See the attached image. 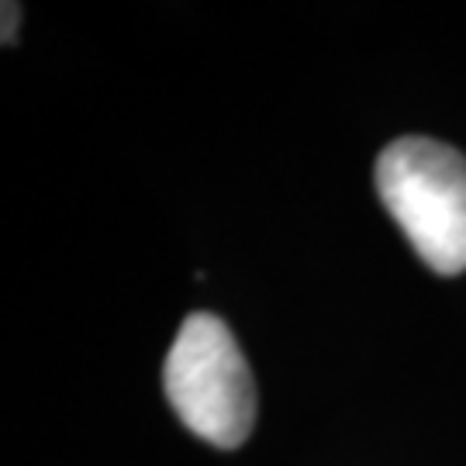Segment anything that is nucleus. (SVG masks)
Listing matches in <instances>:
<instances>
[{
    "mask_svg": "<svg viewBox=\"0 0 466 466\" xmlns=\"http://www.w3.org/2000/svg\"><path fill=\"white\" fill-rule=\"evenodd\" d=\"M377 194L421 263L442 277L466 269V159L435 138H398L377 159Z\"/></svg>",
    "mask_w": 466,
    "mask_h": 466,
    "instance_id": "obj_1",
    "label": "nucleus"
},
{
    "mask_svg": "<svg viewBox=\"0 0 466 466\" xmlns=\"http://www.w3.org/2000/svg\"><path fill=\"white\" fill-rule=\"evenodd\" d=\"M163 387L187 429L218 450H238L256 425V383L232 329L194 311L163 367Z\"/></svg>",
    "mask_w": 466,
    "mask_h": 466,
    "instance_id": "obj_2",
    "label": "nucleus"
},
{
    "mask_svg": "<svg viewBox=\"0 0 466 466\" xmlns=\"http://www.w3.org/2000/svg\"><path fill=\"white\" fill-rule=\"evenodd\" d=\"M17 15H21V7H17V4H4V46H11V42H15L11 28L17 32Z\"/></svg>",
    "mask_w": 466,
    "mask_h": 466,
    "instance_id": "obj_3",
    "label": "nucleus"
}]
</instances>
